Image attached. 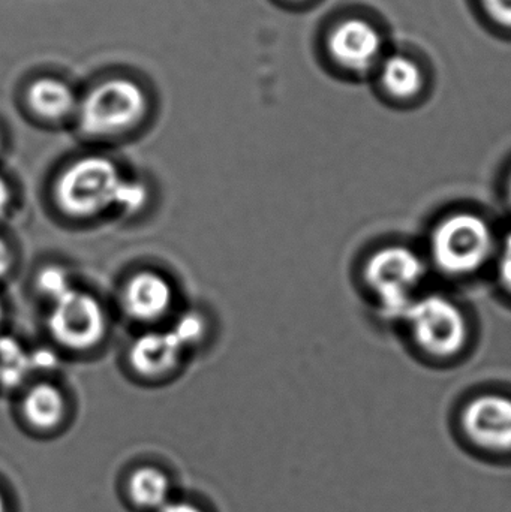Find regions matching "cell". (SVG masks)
<instances>
[{
	"label": "cell",
	"mask_w": 511,
	"mask_h": 512,
	"mask_svg": "<svg viewBox=\"0 0 511 512\" xmlns=\"http://www.w3.org/2000/svg\"><path fill=\"white\" fill-rule=\"evenodd\" d=\"M509 200L511 203V177H510V182H509Z\"/></svg>",
	"instance_id": "cell-26"
},
{
	"label": "cell",
	"mask_w": 511,
	"mask_h": 512,
	"mask_svg": "<svg viewBox=\"0 0 511 512\" xmlns=\"http://www.w3.org/2000/svg\"><path fill=\"white\" fill-rule=\"evenodd\" d=\"M176 292L161 271L143 268L135 271L122 288V307L132 321L155 324L173 310Z\"/></svg>",
	"instance_id": "cell-8"
},
{
	"label": "cell",
	"mask_w": 511,
	"mask_h": 512,
	"mask_svg": "<svg viewBox=\"0 0 511 512\" xmlns=\"http://www.w3.org/2000/svg\"><path fill=\"white\" fill-rule=\"evenodd\" d=\"M402 319L410 327L417 346L432 357H453L467 343V319L458 304L444 295L416 298Z\"/></svg>",
	"instance_id": "cell-6"
},
{
	"label": "cell",
	"mask_w": 511,
	"mask_h": 512,
	"mask_svg": "<svg viewBox=\"0 0 511 512\" xmlns=\"http://www.w3.org/2000/svg\"><path fill=\"white\" fill-rule=\"evenodd\" d=\"M14 201V192L8 180L0 174V219L5 218L6 213L11 210Z\"/></svg>",
	"instance_id": "cell-23"
},
{
	"label": "cell",
	"mask_w": 511,
	"mask_h": 512,
	"mask_svg": "<svg viewBox=\"0 0 511 512\" xmlns=\"http://www.w3.org/2000/svg\"><path fill=\"white\" fill-rule=\"evenodd\" d=\"M15 264L14 249L0 236V282L11 274Z\"/></svg>",
	"instance_id": "cell-21"
},
{
	"label": "cell",
	"mask_w": 511,
	"mask_h": 512,
	"mask_svg": "<svg viewBox=\"0 0 511 512\" xmlns=\"http://www.w3.org/2000/svg\"><path fill=\"white\" fill-rule=\"evenodd\" d=\"M459 432L468 450L489 463H511V397L482 394L459 415Z\"/></svg>",
	"instance_id": "cell-7"
},
{
	"label": "cell",
	"mask_w": 511,
	"mask_h": 512,
	"mask_svg": "<svg viewBox=\"0 0 511 512\" xmlns=\"http://www.w3.org/2000/svg\"><path fill=\"white\" fill-rule=\"evenodd\" d=\"M158 512H209L204 505L194 499L174 498Z\"/></svg>",
	"instance_id": "cell-22"
},
{
	"label": "cell",
	"mask_w": 511,
	"mask_h": 512,
	"mask_svg": "<svg viewBox=\"0 0 511 512\" xmlns=\"http://www.w3.org/2000/svg\"><path fill=\"white\" fill-rule=\"evenodd\" d=\"M149 110L140 84L129 78H108L78 102L80 131L92 140L120 137L137 128Z\"/></svg>",
	"instance_id": "cell-2"
},
{
	"label": "cell",
	"mask_w": 511,
	"mask_h": 512,
	"mask_svg": "<svg viewBox=\"0 0 511 512\" xmlns=\"http://www.w3.org/2000/svg\"><path fill=\"white\" fill-rule=\"evenodd\" d=\"M125 496L141 512H158L176 498L170 472L153 463L134 466L125 478Z\"/></svg>",
	"instance_id": "cell-12"
},
{
	"label": "cell",
	"mask_w": 511,
	"mask_h": 512,
	"mask_svg": "<svg viewBox=\"0 0 511 512\" xmlns=\"http://www.w3.org/2000/svg\"><path fill=\"white\" fill-rule=\"evenodd\" d=\"M185 352V346L170 328L149 330L129 346L128 363L140 378L162 379L177 369Z\"/></svg>",
	"instance_id": "cell-10"
},
{
	"label": "cell",
	"mask_w": 511,
	"mask_h": 512,
	"mask_svg": "<svg viewBox=\"0 0 511 512\" xmlns=\"http://www.w3.org/2000/svg\"><path fill=\"white\" fill-rule=\"evenodd\" d=\"M425 274L422 256L399 245L378 249L363 271L366 285L377 298L381 313L390 319H402L416 300V289Z\"/></svg>",
	"instance_id": "cell-3"
},
{
	"label": "cell",
	"mask_w": 511,
	"mask_h": 512,
	"mask_svg": "<svg viewBox=\"0 0 511 512\" xmlns=\"http://www.w3.org/2000/svg\"><path fill=\"white\" fill-rule=\"evenodd\" d=\"M482 3L492 21L511 29V0H482Z\"/></svg>",
	"instance_id": "cell-19"
},
{
	"label": "cell",
	"mask_w": 511,
	"mask_h": 512,
	"mask_svg": "<svg viewBox=\"0 0 511 512\" xmlns=\"http://www.w3.org/2000/svg\"><path fill=\"white\" fill-rule=\"evenodd\" d=\"M125 174L116 161L104 155H84L57 174L53 198L57 210L74 221H90L114 212L117 192Z\"/></svg>",
	"instance_id": "cell-1"
},
{
	"label": "cell",
	"mask_w": 511,
	"mask_h": 512,
	"mask_svg": "<svg viewBox=\"0 0 511 512\" xmlns=\"http://www.w3.org/2000/svg\"><path fill=\"white\" fill-rule=\"evenodd\" d=\"M380 81L393 98L411 99L422 90V69L414 60L402 54H393L381 62Z\"/></svg>",
	"instance_id": "cell-14"
},
{
	"label": "cell",
	"mask_w": 511,
	"mask_h": 512,
	"mask_svg": "<svg viewBox=\"0 0 511 512\" xmlns=\"http://www.w3.org/2000/svg\"><path fill=\"white\" fill-rule=\"evenodd\" d=\"M498 274L504 288L511 292V233L507 236L506 242L501 251L500 262H498Z\"/></svg>",
	"instance_id": "cell-20"
},
{
	"label": "cell",
	"mask_w": 511,
	"mask_h": 512,
	"mask_svg": "<svg viewBox=\"0 0 511 512\" xmlns=\"http://www.w3.org/2000/svg\"><path fill=\"white\" fill-rule=\"evenodd\" d=\"M494 236L485 219L473 213L447 216L434 228L429 240L432 262L452 276L474 273L488 261Z\"/></svg>",
	"instance_id": "cell-4"
},
{
	"label": "cell",
	"mask_w": 511,
	"mask_h": 512,
	"mask_svg": "<svg viewBox=\"0 0 511 512\" xmlns=\"http://www.w3.org/2000/svg\"><path fill=\"white\" fill-rule=\"evenodd\" d=\"M32 358L20 343L11 337H0V388L20 387L32 372Z\"/></svg>",
	"instance_id": "cell-15"
},
{
	"label": "cell",
	"mask_w": 511,
	"mask_h": 512,
	"mask_svg": "<svg viewBox=\"0 0 511 512\" xmlns=\"http://www.w3.org/2000/svg\"><path fill=\"white\" fill-rule=\"evenodd\" d=\"M0 512H11L9 510V502L6 499L5 492H3L2 487H0Z\"/></svg>",
	"instance_id": "cell-24"
},
{
	"label": "cell",
	"mask_w": 511,
	"mask_h": 512,
	"mask_svg": "<svg viewBox=\"0 0 511 512\" xmlns=\"http://www.w3.org/2000/svg\"><path fill=\"white\" fill-rule=\"evenodd\" d=\"M74 277L68 268L59 264L44 265L36 274L35 288L48 303H54L75 288Z\"/></svg>",
	"instance_id": "cell-16"
},
{
	"label": "cell",
	"mask_w": 511,
	"mask_h": 512,
	"mask_svg": "<svg viewBox=\"0 0 511 512\" xmlns=\"http://www.w3.org/2000/svg\"><path fill=\"white\" fill-rule=\"evenodd\" d=\"M150 200V189L144 180L125 176L117 192L114 212L123 216H135L146 209Z\"/></svg>",
	"instance_id": "cell-17"
},
{
	"label": "cell",
	"mask_w": 511,
	"mask_h": 512,
	"mask_svg": "<svg viewBox=\"0 0 511 512\" xmlns=\"http://www.w3.org/2000/svg\"><path fill=\"white\" fill-rule=\"evenodd\" d=\"M47 327L60 348L72 354H86L107 336V312L96 295L75 286L50 304Z\"/></svg>",
	"instance_id": "cell-5"
},
{
	"label": "cell",
	"mask_w": 511,
	"mask_h": 512,
	"mask_svg": "<svg viewBox=\"0 0 511 512\" xmlns=\"http://www.w3.org/2000/svg\"><path fill=\"white\" fill-rule=\"evenodd\" d=\"M170 330L176 334L177 339L188 351L192 346L203 342L207 333V322L204 316L198 312H185L183 315L177 316Z\"/></svg>",
	"instance_id": "cell-18"
},
{
	"label": "cell",
	"mask_w": 511,
	"mask_h": 512,
	"mask_svg": "<svg viewBox=\"0 0 511 512\" xmlns=\"http://www.w3.org/2000/svg\"><path fill=\"white\" fill-rule=\"evenodd\" d=\"M0 149H2V135H0Z\"/></svg>",
	"instance_id": "cell-27"
},
{
	"label": "cell",
	"mask_w": 511,
	"mask_h": 512,
	"mask_svg": "<svg viewBox=\"0 0 511 512\" xmlns=\"http://www.w3.org/2000/svg\"><path fill=\"white\" fill-rule=\"evenodd\" d=\"M24 423L38 433H53L65 426L69 403L65 391L51 381L35 382L20 402Z\"/></svg>",
	"instance_id": "cell-11"
},
{
	"label": "cell",
	"mask_w": 511,
	"mask_h": 512,
	"mask_svg": "<svg viewBox=\"0 0 511 512\" xmlns=\"http://www.w3.org/2000/svg\"><path fill=\"white\" fill-rule=\"evenodd\" d=\"M3 319H5V304H3V300L0 298V324H2Z\"/></svg>",
	"instance_id": "cell-25"
},
{
	"label": "cell",
	"mask_w": 511,
	"mask_h": 512,
	"mask_svg": "<svg viewBox=\"0 0 511 512\" xmlns=\"http://www.w3.org/2000/svg\"><path fill=\"white\" fill-rule=\"evenodd\" d=\"M330 56L342 68L356 74L371 71L380 63L383 38L374 24L362 18L341 21L329 36Z\"/></svg>",
	"instance_id": "cell-9"
},
{
	"label": "cell",
	"mask_w": 511,
	"mask_h": 512,
	"mask_svg": "<svg viewBox=\"0 0 511 512\" xmlns=\"http://www.w3.org/2000/svg\"><path fill=\"white\" fill-rule=\"evenodd\" d=\"M27 102L36 116L47 122H60L77 114L80 101L65 81L44 77L30 84Z\"/></svg>",
	"instance_id": "cell-13"
}]
</instances>
